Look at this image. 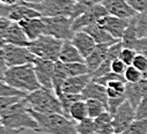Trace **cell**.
Wrapping results in <instances>:
<instances>
[{"mask_svg":"<svg viewBox=\"0 0 147 134\" xmlns=\"http://www.w3.org/2000/svg\"><path fill=\"white\" fill-rule=\"evenodd\" d=\"M126 3L138 13L147 9V0H126Z\"/></svg>","mask_w":147,"mask_h":134,"instance_id":"41","label":"cell"},{"mask_svg":"<svg viewBox=\"0 0 147 134\" xmlns=\"http://www.w3.org/2000/svg\"><path fill=\"white\" fill-rule=\"evenodd\" d=\"M125 90H126V80H114V81H110L107 86L109 98L124 96Z\"/></svg>","mask_w":147,"mask_h":134,"instance_id":"27","label":"cell"},{"mask_svg":"<svg viewBox=\"0 0 147 134\" xmlns=\"http://www.w3.org/2000/svg\"><path fill=\"white\" fill-rule=\"evenodd\" d=\"M73 1H78V0H73Z\"/></svg>","mask_w":147,"mask_h":134,"instance_id":"45","label":"cell"},{"mask_svg":"<svg viewBox=\"0 0 147 134\" xmlns=\"http://www.w3.org/2000/svg\"><path fill=\"white\" fill-rule=\"evenodd\" d=\"M82 30L86 31L87 34H89V35L94 38V41L96 42V44H104V43H110V42L119 41V40L114 38V37L110 35V34H109L103 27H101L98 23H95V24L85 27Z\"/></svg>","mask_w":147,"mask_h":134,"instance_id":"23","label":"cell"},{"mask_svg":"<svg viewBox=\"0 0 147 134\" xmlns=\"http://www.w3.org/2000/svg\"><path fill=\"white\" fill-rule=\"evenodd\" d=\"M127 98H126V95L124 96H121V97H115V98H109L108 100V107H107V110L111 113V116H114L116 113V111L118 110V108L125 102Z\"/></svg>","mask_w":147,"mask_h":134,"instance_id":"36","label":"cell"},{"mask_svg":"<svg viewBox=\"0 0 147 134\" xmlns=\"http://www.w3.org/2000/svg\"><path fill=\"white\" fill-rule=\"evenodd\" d=\"M76 128L78 134H94L95 133V121L93 118L87 117L84 120L76 121Z\"/></svg>","mask_w":147,"mask_h":134,"instance_id":"32","label":"cell"},{"mask_svg":"<svg viewBox=\"0 0 147 134\" xmlns=\"http://www.w3.org/2000/svg\"><path fill=\"white\" fill-rule=\"evenodd\" d=\"M65 64V62H64ZM65 71L67 76H79V75H84V74H88L89 68L87 67L86 62H69V64H65Z\"/></svg>","mask_w":147,"mask_h":134,"instance_id":"30","label":"cell"},{"mask_svg":"<svg viewBox=\"0 0 147 134\" xmlns=\"http://www.w3.org/2000/svg\"><path fill=\"white\" fill-rule=\"evenodd\" d=\"M115 134H116V133H115Z\"/></svg>","mask_w":147,"mask_h":134,"instance_id":"47","label":"cell"},{"mask_svg":"<svg viewBox=\"0 0 147 134\" xmlns=\"http://www.w3.org/2000/svg\"><path fill=\"white\" fill-rule=\"evenodd\" d=\"M86 104H87V111H88V117L95 119L96 117H98L100 115H102L104 111L107 110V105L98 99H94V98H89L86 99Z\"/></svg>","mask_w":147,"mask_h":134,"instance_id":"28","label":"cell"},{"mask_svg":"<svg viewBox=\"0 0 147 134\" xmlns=\"http://www.w3.org/2000/svg\"><path fill=\"white\" fill-rule=\"evenodd\" d=\"M147 94V80L144 79L139 82H126L125 95L131 105L137 109L144 96Z\"/></svg>","mask_w":147,"mask_h":134,"instance_id":"18","label":"cell"},{"mask_svg":"<svg viewBox=\"0 0 147 134\" xmlns=\"http://www.w3.org/2000/svg\"><path fill=\"white\" fill-rule=\"evenodd\" d=\"M94 134H97V133H94Z\"/></svg>","mask_w":147,"mask_h":134,"instance_id":"46","label":"cell"},{"mask_svg":"<svg viewBox=\"0 0 147 134\" xmlns=\"http://www.w3.org/2000/svg\"><path fill=\"white\" fill-rule=\"evenodd\" d=\"M1 80L27 92H31L42 88L41 83L37 80V76H36L35 67L32 62L8 67L6 72L1 75Z\"/></svg>","mask_w":147,"mask_h":134,"instance_id":"2","label":"cell"},{"mask_svg":"<svg viewBox=\"0 0 147 134\" xmlns=\"http://www.w3.org/2000/svg\"><path fill=\"white\" fill-rule=\"evenodd\" d=\"M1 4H5V5H14V4H18L19 0H0Z\"/></svg>","mask_w":147,"mask_h":134,"instance_id":"44","label":"cell"},{"mask_svg":"<svg viewBox=\"0 0 147 134\" xmlns=\"http://www.w3.org/2000/svg\"><path fill=\"white\" fill-rule=\"evenodd\" d=\"M127 68V65L119 58L115 59L111 64V72L114 73H117V74H121V75H124L125 71Z\"/></svg>","mask_w":147,"mask_h":134,"instance_id":"40","label":"cell"},{"mask_svg":"<svg viewBox=\"0 0 147 134\" xmlns=\"http://www.w3.org/2000/svg\"><path fill=\"white\" fill-rule=\"evenodd\" d=\"M95 121V133L97 134H115V128L113 124V116L109 111H104L102 115L94 119Z\"/></svg>","mask_w":147,"mask_h":134,"instance_id":"24","label":"cell"},{"mask_svg":"<svg viewBox=\"0 0 147 134\" xmlns=\"http://www.w3.org/2000/svg\"><path fill=\"white\" fill-rule=\"evenodd\" d=\"M24 97L20 96H0V111H4L12 107L13 104L18 103L19 100H21Z\"/></svg>","mask_w":147,"mask_h":134,"instance_id":"38","label":"cell"},{"mask_svg":"<svg viewBox=\"0 0 147 134\" xmlns=\"http://www.w3.org/2000/svg\"><path fill=\"white\" fill-rule=\"evenodd\" d=\"M133 50H136L138 53L147 52V37H145V38H139L138 42L136 43Z\"/></svg>","mask_w":147,"mask_h":134,"instance_id":"42","label":"cell"},{"mask_svg":"<svg viewBox=\"0 0 147 134\" xmlns=\"http://www.w3.org/2000/svg\"><path fill=\"white\" fill-rule=\"evenodd\" d=\"M0 15L8 17L9 20L14 22H20L26 19H31V17H41V13L35 11L34 8L21 4L20 1L14 5H0Z\"/></svg>","mask_w":147,"mask_h":134,"instance_id":"9","label":"cell"},{"mask_svg":"<svg viewBox=\"0 0 147 134\" xmlns=\"http://www.w3.org/2000/svg\"><path fill=\"white\" fill-rule=\"evenodd\" d=\"M147 118V94L144 96L141 102L136 109V119H146Z\"/></svg>","mask_w":147,"mask_h":134,"instance_id":"39","label":"cell"},{"mask_svg":"<svg viewBox=\"0 0 147 134\" xmlns=\"http://www.w3.org/2000/svg\"><path fill=\"white\" fill-rule=\"evenodd\" d=\"M124 78H125L126 82H132V83L133 82H139V81L145 79L144 74L138 68H136L133 65L127 66V68H126V71L124 73Z\"/></svg>","mask_w":147,"mask_h":134,"instance_id":"35","label":"cell"},{"mask_svg":"<svg viewBox=\"0 0 147 134\" xmlns=\"http://www.w3.org/2000/svg\"><path fill=\"white\" fill-rule=\"evenodd\" d=\"M55 62L52 60H47L36 57L34 64L36 76L43 88L53 90V76H55Z\"/></svg>","mask_w":147,"mask_h":134,"instance_id":"10","label":"cell"},{"mask_svg":"<svg viewBox=\"0 0 147 134\" xmlns=\"http://www.w3.org/2000/svg\"><path fill=\"white\" fill-rule=\"evenodd\" d=\"M58 98L60 99L61 102V105H63V109H64V115L66 117L69 118V108L73 103H76L77 100H80V99H84L82 95L81 94H67V92H63L58 96Z\"/></svg>","mask_w":147,"mask_h":134,"instance_id":"31","label":"cell"},{"mask_svg":"<svg viewBox=\"0 0 147 134\" xmlns=\"http://www.w3.org/2000/svg\"><path fill=\"white\" fill-rule=\"evenodd\" d=\"M122 134H147V118L136 119Z\"/></svg>","mask_w":147,"mask_h":134,"instance_id":"33","label":"cell"},{"mask_svg":"<svg viewBox=\"0 0 147 134\" xmlns=\"http://www.w3.org/2000/svg\"><path fill=\"white\" fill-rule=\"evenodd\" d=\"M108 14L109 13L105 9V7L102 5V3H100L95 6H93L92 8H89L87 12H85L80 16H78L73 20V30L76 32V31L82 30L85 27L98 23V21Z\"/></svg>","mask_w":147,"mask_h":134,"instance_id":"12","label":"cell"},{"mask_svg":"<svg viewBox=\"0 0 147 134\" xmlns=\"http://www.w3.org/2000/svg\"><path fill=\"white\" fill-rule=\"evenodd\" d=\"M29 92L20 90L8 83H6L5 81L1 80L0 82V96H20V97H26Z\"/></svg>","mask_w":147,"mask_h":134,"instance_id":"34","label":"cell"},{"mask_svg":"<svg viewBox=\"0 0 147 134\" xmlns=\"http://www.w3.org/2000/svg\"><path fill=\"white\" fill-rule=\"evenodd\" d=\"M131 21L136 27V31L139 38L147 37V9L137 13Z\"/></svg>","mask_w":147,"mask_h":134,"instance_id":"26","label":"cell"},{"mask_svg":"<svg viewBox=\"0 0 147 134\" xmlns=\"http://www.w3.org/2000/svg\"><path fill=\"white\" fill-rule=\"evenodd\" d=\"M68 113H69V118L74 121H80L87 118L88 111H87L86 99H80V100H77L76 103H73L69 108Z\"/></svg>","mask_w":147,"mask_h":134,"instance_id":"25","label":"cell"},{"mask_svg":"<svg viewBox=\"0 0 147 134\" xmlns=\"http://www.w3.org/2000/svg\"><path fill=\"white\" fill-rule=\"evenodd\" d=\"M102 3V0H78L74 3V7H73V13H72V19L74 20L76 17L80 16L85 12H87L89 8L93 6Z\"/></svg>","mask_w":147,"mask_h":134,"instance_id":"29","label":"cell"},{"mask_svg":"<svg viewBox=\"0 0 147 134\" xmlns=\"http://www.w3.org/2000/svg\"><path fill=\"white\" fill-rule=\"evenodd\" d=\"M136 120V109L126 99L113 116V124L116 134H122Z\"/></svg>","mask_w":147,"mask_h":134,"instance_id":"11","label":"cell"},{"mask_svg":"<svg viewBox=\"0 0 147 134\" xmlns=\"http://www.w3.org/2000/svg\"><path fill=\"white\" fill-rule=\"evenodd\" d=\"M36 56L30 51L28 46H19L9 43H1V61L7 67L20 66L29 62H34Z\"/></svg>","mask_w":147,"mask_h":134,"instance_id":"8","label":"cell"},{"mask_svg":"<svg viewBox=\"0 0 147 134\" xmlns=\"http://www.w3.org/2000/svg\"><path fill=\"white\" fill-rule=\"evenodd\" d=\"M64 41L49 35H42L37 40L31 41L29 44L30 51L37 57L47 60L57 61L59 60V54L63 48Z\"/></svg>","mask_w":147,"mask_h":134,"instance_id":"5","label":"cell"},{"mask_svg":"<svg viewBox=\"0 0 147 134\" xmlns=\"http://www.w3.org/2000/svg\"><path fill=\"white\" fill-rule=\"evenodd\" d=\"M92 79L93 78L90 73L79 76H69L64 81L61 90L63 92H67V94H81L84 89L87 87V84L92 81Z\"/></svg>","mask_w":147,"mask_h":134,"instance_id":"20","label":"cell"},{"mask_svg":"<svg viewBox=\"0 0 147 134\" xmlns=\"http://www.w3.org/2000/svg\"><path fill=\"white\" fill-rule=\"evenodd\" d=\"M19 1L23 5H27L35 11L41 13L42 16H58V15H66L72 17L73 7L74 3L73 0H42L38 4H30L24 3L22 0Z\"/></svg>","mask_w":147,"mask_h":134,"instance_id":"7","label":"cell"},{"mask_svg":"<svg viewBox=\"0 0 147 134\" xmlns=\"http://www.w3.org/2000/svg\"><path fill=\"white\" fill-rule=\"evenodd\" d=\"M102 5L109 15L122 19H132L138 13L126 3V0H102Z\"/></svg>","mask_w":147,"mask_h":134,"instance_id":"15","label":"cell"},{"mask_svg":"<svg viewBox=\"0 0 147 134\" xmlns=\"http://www.w3.org/2000/svg\"><path fill=\"white\" fill-rule=\"evenodd\" d=\"M59 60L69 64V62H85V58L77 49V46L72 43V41H64L63 48L59 54Z\"/></svg>","mask_w":147,"mask_h":134,"instance_id":"22","label":"cell"},{"mask_svg":"<svg viewBox=\"0 0 147 134\" xmlns=\"http://www.w3.org/2000/svg\"><path fill=\"white\" fill-rule=\"evenodd\" d=\"M84 99H89V98H94V99H98L108 107V100H109V96H108V91H107V87L97 83L96 81H94L92 79V81L87 84V87L84 89V91L81 92Z\"/></svg>","mask_w":147,"mask_h":134,"instance_id":"21","label":"cell"},{"mask_svg":"<svg viewBox=\"0 0 147 134\" xmlns=\"http://www.w3.org/2000/svg\"><path fill=\"white\" fill-rule=\"evenodd\" d=\"M21 28L23 29V31L26 32L27 37L30 41H35L37 40L40 36L44 35L45 31V23L41 17H31V19H26L22 20L20 22H18Z\"/></svg>","mask_w":147,"mask_h":134,"instance_id":"16","label":"cell"},{"mask_svg":"<svg viewBox=\"0 0 147 134\" xmlns=\"http://www.w3.org/2000/svg\"><path fill=\"white\" fill-rule=\"evenodd\" d=\"M71 41L77 46V49L80 51V53L82 54V57L85 59L95 50V48L97 45L96 42L94 41V38L84 30L76 31Z\"/></svg>","mask_w":147,"mask_h":134,"instance_id":"17","label":"cell"},{"mask_svg":"<svg viewBox=\"0 0 147 134\" xmlns=\"http://www.w3.org/2000/svg\"><path fill=\"white\" fill-rule=\"evenodd\" d=\"M131 19H122L113 15H105L103 19L98 21V24L103 27L110 35L116 40H122L124 36V32L130 24Z\"/></svg>","mask_w":147,"mask_h":134,"instance_id":"13","label":"cell"},{"mask_svg":"<svg viewBox=\"0 0 147 134\" xmlns=\"http://www.w3.org/2000/svg\"><path fill=\"white\" fill-rule=\"evenodd\" d=\"M45 23L44 35L56 37L61 41H71L74 35L73 19L66 15L58 16H42Z\"/></svg>","mask_w":147,"mask_h":134,"instance_id":"6","label":"cell"},{"mask_svg":"<svg viewBox=\"0 0 147 134\" xmlns=\"http://www.w3.org/2000/svg\"><path fill=\"white\" fill-rule=\"evenodd\" d=\"M29 109L40 113H60L64 115V109L60 99L52 89L40 88L29 92L26 97ZM65 116V115H64Z\"/></svg>","mask_w":147,"mask_h":134,"instance_id":"4","label":"cell"},{"mask_svg":"<svg viewBox=\"0 0 147 134\" xmlns=\"http://www.w3.org/2000/svg\"><path fill=\"white\" fill-rule=\"evenodd\" d=\"M23 131L24 129L22 128H11L4 125H1V127H0V134H21Z\"/></svg>","mask_w":147,"mask_h":134,"instance_id":"43","label":"cell"},{"mask_svg":"<svg viewBox=\"0 0 147 134\" xmlns=\"http://www.w3.org/2000/svg\"><path fill=\"white\" fill-rule=\"evenodd\" d=\"M1 36V43H9L19 46H29L30 40L27 37L26 32L21 28V25L18 22H12L11 25L7 28V30L3 34H0Z\"/></svg>","mask_w":147,"mask_h":134,"instance_id":"14","label":"cell"},{"mask_svg":"<svg viewBox=\"0 0 147 134\" xmlns=\"http://www.w3.org/2000/svg\"><path fill=\"white\" fill-rule=\"evenodd\" d=\"M31 115L38 123L35 132L42 134H78L76 121L60 113H40L30 109Z\"/></svg>","mask_w":147,"mask_h":134,"instance_id":"3","label":"cell"},{"mask_svg":"<svg viewBox=\"0 0 147 134\" xmlns=\"http://www.w3.org/2000/svg\"><path fill=\"white\" fill-rule=\"evenodd\" d=\"M0 118H1V125L11 128L36 131L38 127V123L31 115L26 98H22L8 109L0 111Z\"/></svg>","mask_w":147,"mask_h":134,"instance_id":"1","label":"cell"},{"mask_svg":"<svg viewBox=\"0 0 147 134\" xmlns=\"http://www.w3.org/2000/svg\"><path fill=\"white\" fill-rule=\"evenodd\" d=\"M137 51L133 50V49H130V48H123L122 51H121V54H119V59H122L127 66H131L134 61V58L137 56Z\"/></svg>","mask_w":147,"mask_h":134,"instance_id":"37","label":"cell"},{"mask_svg":"<svg viewBox=\"0 0 147 134\" xmlns=\"http://www.w3.org/2000/svg\"><path fill=\"white\" fill-rule=\"evenodd\" d=\"M116 42H110V43H104V44H97L96 48H95V50L85 59V62H86L87 67L89 68V72L90 73H93L94 71H96L98 67L101 66V64L107 58L109 48L114 43H116Z\"/></svg>","mask_w":147,"mask_h":134,"instance_id":"19","label":"cell"}]
</instances>
